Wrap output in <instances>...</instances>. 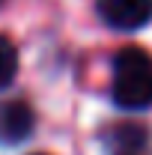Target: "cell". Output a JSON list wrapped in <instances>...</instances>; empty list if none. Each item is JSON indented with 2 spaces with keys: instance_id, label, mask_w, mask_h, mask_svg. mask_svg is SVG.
<instances>
[{
  "instance_id": "obj_1",
  "label": "cell",
  "mask_w": 152,
  "mask_h": 155,
  "mask_svg": "<svg viewBox=\"0 0 152 155\" xmlns=\"http://www.w3.org/2000/svg\"><path fill=\"white\" fill-rule=\"evenodd\" d=\"M111 98L122 110H143L152 104V57L143 48H122L114 57Z\"/></svg>"
},
{
  "instance_id": "obj_2",
  "label": "cell",
  "mask_w": 152,
  "mask_h": 155,
  "mask_svg": "<svg viewBox=\"0 0 152 155\" xmlns=\"http://www.w3.org/2000/svg\"><path fill=\"white\" fill-rule=\"evenodd\" d=\"M98 18L111 30L134 33L152 21V0H98Z\"/></svg>"
},
{
  "instance_id": "obj_3",
  "label": "cell",
  "mask_w": 152,
  "mask_h": 155,
  "mask_svg": "<svg viewBox=\"0 0 152 155\" xmlns=\"http://www.w3.org/2000/svg\"><path fill=\"white\" fill-rule=\"evenodd\" d=\"M33 125H36V114L27 101H21V98L0 101V146L24 143L33 134Z\"/></svg>"
},
{
  "instance_id": "obj_4",
  "label": "cell",
  "mask_w": 152,
  "mask_h": 155,
  "mask_svg": "<svg viewBox=\"0 0 152 155\" xmlns=\"http://www.w3.org/2000/svg\"><path fill=\"white\" fill-rule=\"evenodd\" d=\"M18 75V51L12 45V39L0 36V90H6Z\"/></svg>"
},
{
  "instance_id": "obj_5",
  "label": "cell",
  "mask_w": 152,
  "mask_h": 155,
  "mask_svg": "<svg viewBox=\"0 0 152 155\" xmlns=\"http://www.w3.org/2000/svg\"><path fill=\"white\" fill-rule=\"evenodd\" d=\"M114 140H119L122 149H137L143 140H146V131L140 125H131V122H119L114 128Z\"/></svg>"
},
{
  "instance_id": "obj_6",
  "label": "cell",
  "mask_w": 152,
  "mask_h": 155,
  "mask_svg": "<svg viewBox=\"0 0 152 155\" xmlns=\"http://www.w3.org/2000/svg\"><path fill=\"white\" fill-rule=\"evenodd\" d=\"M0 3H3V0H0Z\"/></svg>"
},
{
  "instance_id": "obj_7",
  "label": "cell",
  "mask_w": 152,
  "mask_h": 155,
  "mask_svg": "<svg viewBox=\"0 0 152 155\" xmlns=\"http://www.w3.org/2000/svg\"><path fill=\"white\" fill-rule=\"evenodd\" d=\"M39 155H42V152H39Z\"/></svg>"
}]
</instances>
